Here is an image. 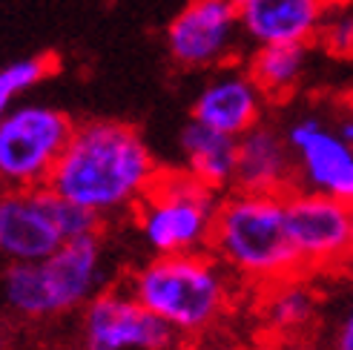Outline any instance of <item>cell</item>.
I'll return each mask as SVG.
<instances>
[{
    "instance_id": "1",
    "label": "cell",
    "mask_w": 353,
    "mask_h": 350,
    "mask_svg": "<svg viewBox=\"0 0 353 350\" xmlns=\"http://www.w3.org/2000/svg\"><path fill=\"white\" fill-rule=\"evenodd\" d=\"M161 172L138 127L92 118L75 127L46 187L103 224L132 216Z\"/></svg>"
},
{
    "instance_id": "2",
    "label": "cell",
    "mask_w": 353,
    "mask_h": 350,
    "mask_svg": "<svg viewBox=\"0 0 353 350\" xmlns=\"http://www.w3.org/2000/svg\"><path fill=\"white\" fill-rule=\"evenodd\" d=\"M123 287L181 342L213 336L236 305V278L210 250L152 256L123 276Z\"/></svg>"
},
{
    "instance_id": "3",
    "label": "cell",
    "mask_w": 353,
    "mask_h": 350,
    "mask_svg": "<svg viewBox=\"0 0 353 350\" xmlns=\"http://www.w3.org/2000/svg\"><path fill=\"white\" fill-rule=\"evenodd\" d=\"M112 278L103 236L66 241L43 261L0 265V316L12 325H43L81 313Z\"/></svg>"
},
{
    "instance_id": "4",
    "label": "cell",
    "mask_w": 353,
    "mask_h": 350,
    "mask_svg": "<svg viewBox=\"0 0 353 350\" xmlns=\"http://www.w3.org/2000/svg\"><path fill=\"white\" fill-rule=\"evenodd\" d=\"M210 253L233 278L259 290L302 273L288 233L285 196H256L236 189L221 198Z\"/></svg>"
},
{
    "instance_id": "5",
    "label": "cell",
    "mask_w": 353,
    "mask_h": 350,
    "mask_svg": "<svg viewBox=\"0 0 353 350\" xmlns=\"http://www.w3.org/2000/svg\"><path fill=\"white\" fill-rule=\"evenodd\" d=\"M221 198L184 169H164L132 213L135 230L152 256L207 253Z\"/></svg>"
},
{
    "instance_id": "6",
    "label": "cell",
    "mask_w": 353,
    "mask_h": 350,
    "mask_svg": "<svg viewBox=\"0 0 353 350\" xmlns=\"http://www.w3.org/2000/svg\"><path fill=\"white\" fill-rule=\"evenodd\" d=\"M101 233V221L49 187L0 189V265L43 261L66 241Z\"/></svg>"
},
{
    "instance_id": "7",
    "label": "cell",
    "mask_w": 353,
    "mask_h": 350,
    "mask_svg": "<svg viewBox=\"0 0 353 350\" xmlns=\"http://www.w3.org/2000/svg\"><path fill=\"white\" fill-rule=\"evenodd\" d=\"M75 121L43 101H21L0 124V184L3 189L46 187L66 144L72 141Z\"/></svg>"
},
{
    "instance_id": "8",
    "label": "cell",
    "mask_w": 353,
    "mask_h": 350,
    "mask_svg": "<svg viewBox=\"0 0 353 350\" xmlns=\"http://www.w3.org/2000/svg\"><path fill=\"white\" fill-rule=\"evenodd\" d=\"M241 41L236 0H190L164 34L170 61L184 72H216L236 63Z\"/></svg>"
},
{
    "instance_id": "9",
    "label": "cell",
    "mask_w": 353,
    "mask_h": 350,
    "mask_svg": "<svg viewBox=\"0 0 353 350\" xmlns=\"http://www.w3.org/2000/svg\"><path fill=\"white\" fill-rule=\"evenodd\" d=\"M181 339L141 305L135 296L112 285L78 313V350H172Z\"/></svg>"
},
{
    "instance_id": "10",
    "label": "cell",
    "mask_w": 353,
    "mask_h": 350,
    "mask_svg": "<svg viewBox=\"0 0 353 350\" xmlns=\"http://www.w3.org/2000/svg\"><path fill=\"white\" fill-rule=\"evenodd\" d=\"M293 155L296 189L333 198L353 209V144L336 132L333 121L302 112L285 127Z\"/></svg>"
},
{
    "instance_id": "11",
    "label": "cell",
    "mask_w": 353,
    "mask_h": 350,
    "mask_svg": "<svg viewBox=\"0 0 353 350\" xmlns=\"http://www.w3.org/2000/svg\"><path fill=\"white\" fill-rule=\"evenodd\" d=\"M285 216L302 273H330L350 265V207L307 189H290L285 196Z\"/></svg>"
},
{
    "instance_id": "12",
    "label": "cell",
    "mask_w": 353,
    "mask_h": 350,
    "mask_svg": "<svg viewBox=\"0 0 353 350\" xmlns=\"http://www.w3.org/2000/svg\"><path fill=\"white\" fill-rule=\"evenodd\" d=\"M268 98L250 78L247 66H224L210 75L192 101V121L224 132L230 138H241L259 124H264Z\"/></svg>"
},
{
    "instance_id": "13",
    "label": "cell",
    "mask_w": 353,
    "mask_h": 350,
    "mask_svg": "<svg viewBox=\"0 0 353 350\" xmlns=\"http://www.w3.org/2000/svg\"><path fill=\"white\" fill-rule=\"evenodd\" d=\"M333 9V0H239V23L247 43L307 46Z\"/></svg>"
},
{
    "instance_id": "14",
    "label": "cell",
    "mask_w": 353,
    "mask_h": 350,
    "mask_svg": "<svg viewBox=\"0 0 353 350\" xmlns=\"http://www.w3.org/2000/svg\"><path fill=\"white\" fill-rule=\"evenodd\" d=\"M236 189L256 196H288L296 189V169L285 130L259 124L239 138Z\"/></svg>"
},
{
    "instance_id": "15",
    "label": "cell",
    "mask_w": 353,
    "mask_h": 350,
    "mask_svg": "<svg viewBox=\"0 0 353 350\" xmlns=\"http://www.w3.org/2000/svg\"><path fill=\"white\" fill-rule=\"evenodd\" d=\"M325 299L307 273L288 276L259 290V325L276 344L305 339L322 322Z\"/></svg>"
},
{
    "instance_id": "16",
    "label": "cell",
    "mask_w": 353,
    "mask_h": 350,
    "mask_svg": "<svg viewBox=\"0 0 353 350\" xmlns=\"http://www.w3.org/2000/svg\"><path fill=\"white\" fill-rule=\"evenodd\" d=\"M179 152H181V169L190 172L204 187L216 192L236 187L239 138L216 132L190 118V124L179 135Z\"/></svg>"
},
{
    "instance_id": "17",
    "label": "cell",
    "mask_w": 353,
    "mask_h": 350,
    "mask_svg": "<svg viewBox=\"0 0 353 350\" xmlns=\"http://www.w3.org/2000/svg\"><path fill=\"white\" fill-rule=\"evenodd\" d=\"M310 52L307 46H259L247 58V72L268 101L288 98L305 81Z\"/></svg>"
},
{
    "instance_id": "18",
    "label": "cell",
    "mask_w": 353,
    "mask_h": 350,
    "mask_svg": "<svg viewBox=\"0 0 353 350\" xmlns=\"http://www.w3.org/2000/svg\"><path fill=\"white\" fill-rule=\"evenodd\" d=\"M52 69H55V61L49 55H32L0 66V124L26 92H32L52 75Z\"/></svg>"
},
{
    "instance_id": "19",
    "label": "cell",
    "mask_w": 353,
    "mask_h": 350,
    "mask_svg": "<svg viewBox=\"0 0 353 350\" xmlns=\"http://www.w3.org/2000/svg\"><path fill=\"white\" fill-rule=\"evenodd\" d=\"M319 325L325 350H353V285L333 302H325Z\"/></svg>"
},
{
    "instance_id": "20",
    "label": "cell",
    "mask_w": 353,
    "mask_h": 350,
    "mask_svg": "<svg viewBox=\"0 0 353 350\" xmlns=\"http://www.w3.org/2000/svg\"><path fill=\"white\" fill-rule=\"evenodd\" d=\"M319 41L330 55L353 58V12L350 9H330L327 21L319 32Z\"/></svg>"
},
{
    "instance_id": "21",
    "label": "cell",
    "mask_w": 353,
    "mask_h": 350,
    "mask_svg": "<svg viewBox=\"0 0 353 350\" xmlns=\"http://www.w3.org/2000/svg\"><path fill=\"white\" fill-rule=\"evenodd\" d=\"M172 350H250V347L236 344V342H207V339H199V342H179Z\"/></svg>"
},
{
    "instance_id": "22",
    "label": "cell",
    "mask_w": 353,
    "mask_h": 350,
    "mask_svg": "<svg viewBox=\"0 0 353 350\" xmlns=\"http://www.w3.org/2000/svg\"><path fill=\"white\" fill-rule=\"evenodd\" d=\"M333 127H336V132L345 138V141H350V144H353V110L342 112L339 118H333Z\"/></svg>"
},
{
    "instance_id": "23",
    "label": "cell",
    "mask_w": 353,
    "mask_h": 350,
    "mask_svg": "<svg viewBox=\"0 0 353 350\" xmlns=\"http://www.w3.org/2000/svg\"><path fill=\"white\" fill-rule=\"evenodd\" d=\"M273 350H325V347L310 339H296V342H279L273 344Z\"/></svg>"
},
{
    "instance_id": "24",
    "label": "cell",
    "mask_w": 353,
    "mask_h": 350,
    "mask_svg": "<svg viewBox=\"0 0 353 350\" xmlns=\"http://www.w3.org/2000/svg\"><path fill=\"white\" fill-rule=\"evenodd\" d=\"M0 350H12V333H9V322L0 316Z\"/></svg>"
},
{
    "instance_id": "25",
    "label": "cell",
    "mask_w": 353,
    "mask_h": 350,
    "mask_svg": "<svg viewBox=\"0 0 353 350\" xmlns=\"http://www.w3.org/2000/svg\"><path fill=\"white\" fill-rule=\"evenodd\" d=\"M350 265H353V238H350Z\"/></svg>"
},
{
    "instance_id": "26",
    "label": "cell",
    "mask_w": 353,
    "mask_h": 350,
    "mask_svg": "<svg viewBox=\"0 0 353 350\" xmlns=\"http://www.w3.org/2000/svg\"><path fill=\"white\" fill-rule=\"evenodd\" d=\"M55 350H78V347H55Z\"/></svg>"
},
{
    "instance_id": "27",
    "label": "cell",
    "mask_w": 353,
    "mask_h": 350,
    "mask_svg": "<svg viewBox=\"0 0 353 350\" xmlns=\"http://www.w3.org/2000/svg\"><path fill=\"white\" fill-rule=\"evenodd\" d=\"M0 189H3V184H0Z\"/></svg>"
},
{
    "instance_id": "28",
    "label": "cell",
    "mask_w": 353,
    "mask_h": 350,
    "mask_svg": "<svg viewBox=\"0 0 353 350\" xmlns=\"http://www.w3.org/2000/svg\"><path fill=\"white\" fill-rule=\"evenodd\" d=\"M236 3H239V0H236Z\"/></svg>"
}]
</instances>
